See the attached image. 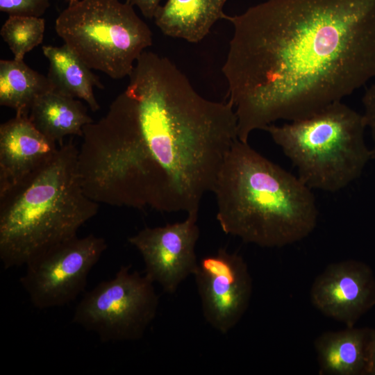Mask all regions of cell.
I'll use <instances>...</instances> for the list:
<instances>
[{
	"label": "cell",
	"mask_w": 375,
	"mask_h": 375,
	"mask_svg": "<svg viewBox=\"0 0 375 375\" xmlns=\"http://www.w3.org/2000/svg\"><path fill=\"white\" fill-rule=\"evenodd\" d=\"M45 22L31 16H8L0 34L12 51L15 60H24V56L43 40Z\"/></svg>",
	"instance_id": "cell-18"
},
{
	"label": "cell",
	"mask_w": 375,
	"mask_h": 375,
	"mask_svg": "<svg viewBox=\"0 0 375 375\" xmlns=\"http://www.w3.org/2000/svg\"><path fill=\"white\" fill-rule=\"evenodd\" d=\"M162 0H125L133 7H137L147 18L153 19Z\"/></svg>",
	"instance_id": "cell-21"
},
{
	"label": "cell",
	"mask_w": 375,
	"mask_h": 375,
	"mask_svg": "<svg viewBox=\"0 0 375 375\" xmlns=\"http://www.w3.org/2000/svg\"><path fill=\"white\" fill-rule=\"evenodd\" d=\"M362 102L365 125L370 130L374 142L373 148L371 149L372 159H375V82L366 90Z\"/></svg>",
	"instance_id": "cell-20"
},
{
	"label": "cell",
	"mask_w": 375,
	"mask_h": 375,
	"mask_svg": "<svg viewBox=\"0 0 375 375\" xmlns=\"http://www.w3.org/2000/svg\"><path fill=\"white\" fill-rule=\"evenodd\" d=\"M153 282L122 265L113 278L97 285L77 304L72 322L95 333L101 342L141 339L159 304Z\"/></svg>",
	"instance_id": "cell-7"
},
{
	"label": "cell",
	"mask_w": 375,
	"mask_h": 375,
	"mask_svg": "<svg viewBox=\"0 0 375 375\" xmlns=\"http://www.w3.org/2000/svg\"><path fill=\"white\" fill-rule=\"evenodd\" d=\"M106 248L101 237L76 236L31 260L20 278L31 303L46 309L74 300Z\"/></svg>",
	"instance_id": "cell-8"
},
{
	"label": "cell",
	"mask_w": 375,
	"mask_h": 375,
	"mask_svg": "<svg viewBox=\"0 0 375 375\" xmlns=\"http://www.w3.org/2000/svg\"><path fill=\"white\" fill-rule=\"evenodd\" d=\"M197 219L198 212H190L183 222L145 227L128 238L143 258L144 274L168 294L174 293L196 269L195 247L200 234Z\"/></svg>",
	"instance_id": "cell-10"
},
{
	"label": "cell",
	"mask_w": 375,
	"mask_h": 375,
	"mask_svg": "<svg viewBox=\"0 0 375 375\" xmlns=\"http://www.w3.org/2000/svg\"><path fill=\"white\" fill-rule=\"evenodd\" d=\"M369 375H375V333L372 347Z\"/></svg>",
	"instance_id": "cell-22"
},
{
	"label": "cell",
	"mask_w": 375,
	"mask_h": 375,
	"mask_svg": "<svg viewBox=\"0 0 375 375\" xmlns=\"http://www.w3.org/2000/svg\"><path fill=\"white\" fill-rule=\"evenodd\" d=\"M28 115L15 116L0 126V194L22 181L57 151Z\"/></svg>",
	"instance_id": "cell-12"
},
{
	"label": "cell",
	"mask_w": 375,
	"mask_h": 375,
	"mask_svg": "<svg viewBox=\"0 0 375 375\" xmlns=\"http://www.w3.org/2000/svg\"><path fill=\"white\" fill-rule=\"evenodd\" d=\"M310 297L323 315L347 327L354 326L375 306V276L361 261L331 263L315 278Z\"/></svg>",
	"instance_id": "cell-11"
},
{
	"label": "cell",
	"mask_w": 375,
	"mask_h": 375,
	"mask_svg": "<svg viewBox=\"0 0 375 375\" xmlns=\"http://www.w3.org/2000/svg\"><path fill=\"white\" fill-rule=\"evenodd\" d=\"M28 117L38 130L59 146L68 135L82 138L84 126L93 122L81 101L54 90L35 101Z\"/></svg>",
	"instance_id": "cell-15"
},
{
	"label": "cell",
	"mask_w": 375,
	"mask_h": 375,
	"mask_svg": "<svg viewBox=\"0 0 375 375\" xmlns=\"http://www.w3.org/2000/svg\"><path fill=\"white\" fill-rule=\"evenodd\" d=\"M227 0H167L158 8L153 19L165 35L197 43L219 19H224Z\"/></svg>",
	"instance_id": "cell-14"
},
{
	"label": "cell",
	"mask_w": 375,
	"mask_h": 375,
	"mask_svg": "<svg viewBox=\"0 0 375 375\" xmlns=\"http://www.w3.org/2000/svg\"><path fill=\"white\" fill-rule=\"evenodd\" d=\"M375 329L347 327L315 340L320 375H369Z\"/></svg>",
	"instance_id": "cell-13"
},
{
	"label": "cell",
	"mask_w": 375,
	"mask_h": 375,
	"mask_svg": "<svg viewBox=\"0 0 375 375\" xmlns=\"http://www.w3.org/2000/svg\"><path fill=\"white\" fill-rule=\"evenodd\" d=\"M312 189L248 142L233 144L213 185L222 230L247 243L282 247L308 236L318 210Z\"/></svg>",
	"instance_id": "cell-3"
},
{
	"label": "cell",
	"mask_w": 375,
	"mask_h": 375,
	"mask_svg": "<svg viewBox=\"0 0 375 375\" xmlns=\"http://www.w3.org/2000/svg\"><path fill=\"white\" fill-rule=\"evenodd\" d=\"M206 321L226 334L241 319L251 300L253 284L244 258L219 248L198 261L193 274Z\"/></svg>",
	"instance_id": "cell-9"
},
{
	"label": "cell",
	"mask_w": 375,
	"mask_h": 375,
	"mask_svg": "<svg viewBox=\"0 0 375 375\" xmlns=\"http://www.w3.org/2000/svg\"><path fill=\"white\" fill-rule=\"evenodd\" d=\"M70 139L22 181L0 194V259L4 269L26 265L77 236L99 203L85 192Z\"/></svg>",
	"instance_id": "cell-4"
},
{
	"label": "cell",
	"mask_w": 375,
	"mask_h": 375,
	"mask_svg": "<svg viewBox=\"0 0 375 375\" xmlns=\"http://www.w3.org/2000/svg\"><path fill=\"white\" fill-rule=\"evenodd\" d=\"M238 139L308 117L375 78V0H267L226 15Z\"/></svg>",
	"instance_id": "cell-2"
},
{
	"label": "cell",
	"mask_w": 375,
	"mask_h": 375,
	"mask_svg": "<svg viewBox=\"0 0 375 375\" xmlns=\"http://www.w3.org/2000/svg\"><path fill=\"white\" fill-rule=\"evenodd\" d=\"M74 1H76V0H69V3H72V2H74Z\"/></svg>",
	"instance_id": "cell-23"
},
{
	"label": "cell",
	"mask_w": 375,
	"mask_h": 375,
	"mask_svg": "<svg viewBox=\"0 0 375 375\" xmlns=\"http://www.w3.org/2000/svg\"><path fill=\"white\" fill-rule=\"evenodd\" d=\"M42 50L49 62L48 75L54 90L85 101L95 112L100 106L94 88H103L99 78L66 44L60 47L44 45Z\"/></svg>",
	"instance_id": "cell-16"
},
{
	"label": "cell",
	"mask_w": 375,
	"mask_h": 375,
	"mask_svg": "<svg viewBox=\"0 0 375 375\" xmlns=\"http://www.w3.org/2000/svg\"><path fill=\"white\" fill-rule=\"evenodd\" d=\"M53 90L47 76L28 67L24 60H0V105L28 115L35 101Z\"/></svg>",
	"instance_id": "cell-17"
},
{
	"label": "cell",
	"mask_w": 375,
	"mask_h": 375,
	"mask_svg": "<svg viewBox=\"0 0 375 375\" xmlns=\"http://www.w3.org/2000/svg\"><path fill=\"white\" fill-rule=\"evenodd\" d=\"M49 6V0H0V10L8 16L40 17Z\"/></svg>",
	"instance_id": "cell-19"
},
{
	"label": "cell",
	"mask_w": 375,
	"mask_h": 375,
	"mask_svg": "<svg viewBox=\"0 0 375 375\" xmlns=\"http://www.w3.org/2000/svg\"><path fill=\"white\" fill-rule=\"evenodd\" d=\"M55 29L92 69L113 79L129 76L152 45L150 28L132 5L120 0H76L56 20Z\"/></svg>",
	"instance_id": "cell-6"
},
{
	"label": "cell",
	"mask_w": 375,
	"mask_h": 375,
	"mask_svg": "<svg viewBox=\"0 0 375 375\" xmlns=\"http://www.w3.org/2000/svg\"><path fill=\"white\" fill-rule=\"evenodd\" d=\"M107 113L83 128L78 170L98 203L199 212L238 139L228 101L201 96L169 58L144 51Z\"/></svg>",
	"instance_id": "cell-1"
},
{
	"label": "cell",
	"mask_w": 375,
	"mask_h": 375,
	"mask_svg": "<svg viewBox=\"0 0 375 375\" xmlns=\"http://www.w3.org/2000/svg\"><path fill=\"white\" fill-rule=\"evenodd\" d=\"M362 114L341 101L316 113L265 127L310 189L335 192L358 178L372 151L367 147Z\"/></svg>",
	"instance_id": "cell-5"
}]
</instances>
